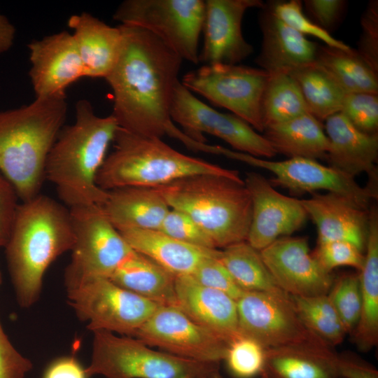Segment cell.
Masks as SVG:
<instances>
[{
	"instance_id": "obj_28",
	"label": "cell",
	"mask_w": 378,
	"mask_h": 378,
	"mask_svg": "<svg viewBox=\"0 0 378 378\" xmlns=\"http://www.w3.org/2000/svg\"><path fill=\"white\" fill-rule=\"evenodd\" d=\"M337 356L328 345L267 349L262 372L269 378H341Z\"/></svg>"
},
{
	"instance_id": "obj_24",
	"label": "cell",
	"mask_w": 378,
	"mask_h": 378,
	"mask_svg": "<svg viewBox=\"0 0 378 378\" xmlns=\"http://www.w3.org/2000/svg\"><path fill=\"white\" fill-rule=\"evenodd\" d=\"M102 208L119 231L159 230L170 207L157 187L126 186L107 190Z\"/></svg>"
},
{
	"instance_id": "obj_51",
	"label": "cell",
	"mask_w": 378,
	"mask_h": 378,
	"mask_svg": "<svg viewBox=\"0 0 378 378\" xmlns=\"http://www.w3.org/2000/svg\"><path fill=\"white\" fill-rule=\"evenodd\" d=\"M260 378H269L267 374L262 372V374H260Z\"/></svg>"
},
{
	"instance_id": "obj_21",
	"label": "cell",
	"mask_w": 378,
	"mask_h": 378,
	"mask_svg": "<svg viewBox=\"0 0 378 378\" xmlns=\"http://www.w3.org/2000/svg\"><path fill=\"white\" fill-rule=\"evenodd\" d=\"M175 292L178 307L195 323L230 344L240 336L237 302L230 296L190 275L176 276Z\"/></svg>"
},
{
	"instance_id": "obj_39",
	"label": "cell",
	"mask_w": 378,
	"mask_h": 378,
	"mask_svg": "<svg viewBox=\"0 0 378 378\" xmlns=\"http://www.w3.org/2000/svg\"><path fill=\"white\" fill-rule=\"evenodd\" d=\"M340 112L358 130L378 134V94H346Z\"/></svg>"
},
{
	"instance_id": "obj_20",
	"label": "cell",
	"mask_w": 378,
	"mask_h": 378,
	"mask_svg": "<svg viewBox=\"0 0 378 378\" xmlns=\"http://www.w3.org/2000/svg\"><path fill=\"white\" fill-rule=\"evenodd\" d=\"M302 205L316 226L318 242L348 241L365 251L369 225V209L337 193H313L300 200Z\"/></svg>"
},
{
	"instance_id": "obj_14",
	"label": "cell",
	"mask_w": 378,
	"mask_h": 378,
	"mask_svg": "<svg viewBox=\"0 0 378 378\" xmlns=\"http://www.w3.org/2000/svg\"><path fill=\"white\" fill-rule=\"evenodd\" d=\"M148 346L199 362L219 364L230 344L178 307L160 305L132 336Z\"/></svg>"
},
{
	"instance_id": "obj_29",
	"label": "cell",
	"mask_w": 378,
	"mask_h": 378,
	"mask_svg": "<svg viewBox=\"0 0 378 378\" xmlns=\"http://www.w3.org/2000/svg\"><path fill=\"white\" fill-rule=\"evenodd\" d=\"M118 286L159 305L177 307L176 276L134 251L108 278Z\"/></svg>"
},
{
	"instance_id": "obj_26",
	"label": "cell",
	"mask_w": 378,
	"mask_h": 378,
	"mask_svg": "<svg viewBox=\"0 0 378 378\" xmlns=\"http://www.w3.org/2000/svg\"><path fill=\"white\" fill-rule=\"evenodd\" d=\"M131 248L150 258L175 276L191 275L206 258L218 255L220 250L188 244L158 230L120 232Z\"/></svg>"
},
{
	"instance_id": "obj_43",
	"label": "cell",
	"mask_w": 378,
	"mask_h": 378,
	"mask_svg": "<svg viewBox=\"0 0 378 378\" xmlns=\"http://www.w3.org/2000/svg\"><path fill=\"white\" fill-rule=\"evenodd\" d=\"M361 34L355 49L360 58L378 74V1L368 2L360 18Z\"/></svg>"
},
{
	"instance_id": "obj_36",
	"label": "cell",
	"mask_w": 378,
	"mask_h": 378,
	"mask_svg": "<svg viewBox=\"0 0 378 378\" xmlns=\"http://www.w3.org/2000/svg\"><path fill=\"white\" fill-rule=\"evenodd\" d=\"M328 296L340 316L347 334L354 331L361 312L358 273H346L333 280Z\"/></svg>"
},
{
	"instance_id": "obj_16",
	"label": "cell",
	"mask_w": 378,
	"mask_h": 378,
	"mask_svg": "<svg viewBox=\"0 0 378 378\" xmlns=\"http://www.w3.org/2000/svg\"><path fill=\"white\" fill-rule=\"evenodd\" d=\"M244 182L252 204L246 241L254 248L260 251L304 224L308 216L300 200L280 193L257 172H248Z\"/></svg>"
},
{
	"instance_id": "obj_25",
	"label": "cell",
	"mask_w": 378,
	"mask_h": 378,
	"mask_svg": "<svg viewBox=\"0 0 378 378\" xmlns=\"http://www.w3.org/2000/svg\"><path fill=\"white\" fill-rule=\"evenodd\" d=\"M82 60L85 77L106 78L115 66L122 48L120 27H111L88 13L68 20Z\"/></svg>"
},
{
	"instance_id": "obj_6",
	"label": "cell",
	"mask_w": 378,
	"mask_h": 378,
	"mask_svg": "<svg viewBox=\"0 0 378 378\" xmlns=\"http://www.w3.org/2000/svg\"><path fill=\"white\" fill-rule=\"evenodd\" d=\"M157 188L170 209L189 216L216 248L247 240L252 204L244 180L197 174Z\"/></svg>"
},
{
	"instance_id": "obj_45",
	"label": "cell",
	"mask_w": 378,
	"mask_h": 378,
	"mask_svg": "<svg viewBox=\"0 0 378 378\" xmlns=\"http://www.w3.org/2000/svg\"><path fill=\"white\" fill-rule=\"evenodd\" d=\"M32 363L12 344L0 323V378H24Z\"/></svg>"
},
{
	"instance_id": "obj_23",
	"label": "cell",
	"mask_w": 378,
	"mask_h": 378,
	"mask_svg": "<svg viewBox=\"0 0 378 378\" xmlns=\"http://www.w3.org/2000/svg\"><path fill=\"white\" fill-rule=\"evenodd\" d=\"M260 12L262 44L255 62L270 74L290 71L314 62L318 45L277 18L269 3Z\"/></svg>"
},
{
	"instance_id": "obj_46",
	"label": "cell",
	"mask_w": 378,
	"mask_h": 378,
	"mask_svg": "<svg viewBox=\"0 0 378 378\" xmlns=\"http://www.w3.org/2000/svg\"><path fill=\"white\" fill-rule=\"evenodd\" d=\"M18 199L7 181L0 183V248L5 247L9 239L19 204Z\"/></svg>"
},
{
	"instance_id": "obj_12",
	"label": "cell",
	"mask_w": 378,
	"mask_h": 378,
	"mask_svg": "<svg viewBox=\"0 0 378 378\" xmlns=\"http://www.w3.org/2000/svg\"><path fill=\"white\" fill-rule=\"evenodd\" d=\"M77 316L90 330H105L132 337L159 304L113 283L94 278L66 290Z\"/></svg>"
},
{
	"instance_id": "obj_7",
	"label": "cell",
	"mask_w": 378,
	"mask_h": 378,
	"mask_svg": "<svg viewBox=\"0 0 378 378\" xmlns=\"http://www.w3.org/2000/svg\"><path fill=\"white\" fill-rule=\"evenodd\" d=\"M87 375L106 378H209L219 364L199 362L155 351L133 337L93 331Z\"/></svg>"
},
{
	"instance_id": "obj_52",
	"label": "cell",
	"mask_w": 378,
	"mask_h": 378,
	"mask_svg": "<svg viewBox=\"0 0 378 378\" xmlns=\"http://www.w3.org/2000/svg\"><path fill=\"white\" fill-rule=\"evenodd\" d=\"M6 181L4 176L0 174V183H3L4 181Z\"/></svg>"
},
{
	"instance_id": "obj_4",
	"label": "cell",
	"mask_w": 378,
	"mask_h": 378,
	"mask_svg": "<svg viewBox=\"0 0 378 378\" xmlns=\"http://www.w3.org/2000/svg\"><path fill=\"white\" fill-rule=\"evenodd\" d=\"M66 112V96L36 97L28 105L0 111V174L22 202L40 194L47 158Z\"/></svg>"
},
{
	"instance_id": "obj_27",
	"label": "cell",
	"mask_w": 378,
	"mask_h": 378,
	"mask_svg": "<svg viewBox=\"0 0 378 378\" xmlns=\"http://www.w3.org/2000/svg\"><path fill=\"white\" fill-rule=\"evenodd\" d=\"M358 275L361 312L351 336L357 349L366 353L378 343V213L375 206L369 209L365 260Z\"/></svg>"
},
{
	"instance_id": "obj_33",
	"label": "cell",
	"mask_w": 378,
	"mask_h": 378,
	"mask_svg": "<svg viewBox=\"0 0 378 378\" xmlns=\"http://www.w3.org/2000/svg\"><path fill=\"white\" fill-rule=\"evenodd\" d=\"M218 260L244 292L281 290L264 263L260 251L246 241L220 250Z\"/></svg>"
},
{
	"instance_id": "obj_3",
	"label": "cell",
	"mask_w": 378,
	"mask_h": 378,
	"mask_svg": "<svg viewBox=\"0 0 378 378\" xmlns=\"http://www.w3.org/2000/svg\"><path fill=\"white\" fill-rule=\"evenodd\" d=\"M118 127L112 114L98 116L88 100L77 102L75 122L62 128L45 167V178L70 208L105 202L107 190L96 178Z\"/></svg>"
},
{
	"instance_id": "obj_8",
	"label": "cell",
	"mask_w": 378,
	"mask_h": 378,
	"mask_svg": "<svg viewBox=\"0 0 378 378\" xmlns=\"http://www.w3.org/2000/svg\"><path fill=\"white\" fill-rule=\"evenodd\" d=\"M75 243L64 272L66 290L94 278H109L134 250L101 205L69 208Z\"/></svg>"
},
{
	"instance_id": "obj_38",
	"label": "cell",
	"mask_w": 378,
	"mask_h": 378,
	"mask_svg": "<svg viewBox=\"0 0 378 378\" xmlns=\"http://www.w3.org/2000/svg\"><path fill=\"white\" fill-rule=\"evenodd\" d=\"M269 4L272 12L277 18L303 36L315 37L330 47L344 50L351 49L350 46L334 38L310 20L303 12L301 1H280L269 2Z\"/></svg>"
},
{
	"instance_id": "obj_13",
	"label": "cell",
	"mask_w": 378,
	"mask_h": 378,
	"mask_svg": "<svg viewBox=\"0 0 378 378\" xmlns=\"http://www.w3.org/2000/svg\"><path fill=\"white\" fill-rule=\"evenodd\" d=\"M172 121L190 139L206 143L204 134L227 143L235 151L260 158L276 153L263 135L239 117L218 111L195 97L179 80L174 90L170 108Z\"/></svg>"
},
{
	"instance_id": "obj_9",
	"label": "cell",
	"mask_w": 378,
	"mask_h": 378,
	"mask_svg": "<svg viewBox=\"0 0 378 378\" xmlns=\"http://www.w3.org/2000/svg\"><path fill=\"white\" fill-rule=\"evenodd\" d=\"M204 10L203 0H126L113 19L150 31L183 60L197 64Z\"/></svg>"
},
{
	"instance_id": "obj_41",
	"label": "cell",
	"mask_w": 378,
	"mask_h": 378,
	"mask_svg": "<svg viewBox=\"0 0 378 378\" xmlns=\"http://www.w3.org/2000/svg\"><path fill=\"white\" fill-rule=\"evenodd\" d=\"M158 230L188 244L216 248L209 236L189 216L176 209H170Z\"/></svg>"
},
{
	"instance_id": "obj_44",
	"label": "cell",
	"mask_w": 378,
	"mask_h": 378,
	"mask_svg": "<svg viewBox=\"0 0 378 378\" xmlns=\"http://www.w3.org/2000/svg\"><path fill=\"white\" fill-rule=\"evenodd\" d=\"M304 4L306 15L329 34L342 22L347 7L344 0H305Z\"/></svg>"
},
{
	"instance_id": "obj_11",
	"label": "cell",
	"mask_w": 378,
	"mask_h": 378,
	"mask_svg": "<svg viewBox=\"0 0 378 378\" xmlns=\"http://www.w3.org/2000/svg\"><path fill=\"white\" fill-rule=\"evenodd\" d=\"M236 302L239 335L265 349L328 345L306 328L290 296L282 290L244 292Z\"/></svg>"
},
{
	"instance_id": "obj_35",
	"label": "cell",
	"mask_w": 378,
	"mask_h": 378,
	"mask_svg": "<svg viewBox=\"0 0 378 378\" xmlns=\"http://www.w3.org/2000/svg\"><path fill=\"white\" fill-rule=\"evenodd\" d=\"M290 296L300 320L308 330L332 348L344 341L346 330L328 294Z\"/></svg>"
},
{
	"instance_id": "obj_30",
	"label": "cell",
	"mask_w": 378,
	"mask_h": 378,
	"mask_svg": "<svg viewBox=\"0 0 378 378\" xmlns=\"http://www.w3.org/2000/svg\"><path fill=\"white\" fill-rule=\"evenodd\" d=\"M263 136L289 158L326 159L329 142L321 122L309 113L266 127Z\"/></svg>"
},
{
	"instance_id": "obj_1",
	"label": "cell",
	"mask_w": 378,
	"mask_h": 378,
	"mask_svg": "<svg viewBox=\"0 0 378 378\" xmlns=\"http://www.w3.org/2000/svg\"><path fill=\"white\" fill-rule=\"evenodd\" d=\"M119 27L121 50L105 78L113 92L111 114L120 128L132 134L171 137L177 127L170 108L183 59L150 31L130 24Z\"/></svg>"
},
{
	"instance_id": "obj_42",
	"label": "cell",
	"mask_w": 378,
	"mask_h": 378,
	"mask_svg": "<svg viewBox=\"0 0 378 378\" xmlns=\"http://www.w3.org/2000/svg\"><path fill=\"white\" fill-rule=\"evenodd\" d=\"M219 254L204 260L190 276L197 283L222 291L237 301L244 291L218 260Z\"/></svg>"
},
{
	"instance_id": "obj_40",
	"label": "cell",
	"mask_w": 378,
	"mask_h": 378,
	"mask_svg": "<svg viewBox=\"0 0 378 378\" xmlns=\"http://www.w3.org/2000/svg\"><path fill=\"white\" fill-rule=\"evenodd\" d=\"M312 253L321 267L329 273L342 266L351 267L359 272L365 260L363 251L353 243L344 240L318 242Z\"/></svg>"
},
{
	"instance_id": "obj_18",
	"label": "cell",
	"mask_w": 378,
	"mask_h": 378,
	"mask_svg": "<svg viewBox=\"0 0 378 378\" xmlns=\"http://www.w3.org/2000/svg\"><path fill=\"white\" fill-rule=\"evenodd\" d=\"M203 46L199 62L204 64H238L253 52L244 38L241 23L247 10L260 8L261 0H206Z\"/></svg>"
},
{
	"instance_id": "obj_53",
	"label": "cell",
	"mask_w": 378,
	"mask_h": 378,
	"mask_svg": "<svg viewBox=\"0 0 378 378\" xmlns=\"http://www.w3.org/2000/svg\"><path fill=\"white\" fill-rule=\"evenodd\" d=\"M1 272H0V285H1Z\"/></svg>"
},
{
	"instance_id": "obj_17",
	"label": "cell",
	"mask_w": 378,
	"mask_h": 378,
	"mask_svg": "<svg viewBox=\"0 0 378 378\" xmlns=\"http://www.w3.org/2000/svg\"><path fill=\"white\" fill-rule=\"evenodd\" d=\"M277 286L291 296L328 294L334 278L310 252L307 238L283 237L260 251Z\"/></svg>"
},
{
	"instance_id": "obj_10",
	"label": "cell",
	"mask_w": 378,
	"mask_h": 378,
	"mask_svg": "<svg viewBox=\"0 0 378 378\" xmlns=\"http://www.w3.org/2000/svg\"><path fill=\"white\" fill-rule=\"evenodd\" d=\"M270 77L262 69L241 64H204L187 72L181 83L214 105L230 111L263 132L261 99Z\"/></svg>"
},
{
	"instance_id": "obj_47",
	"label": "cell",
	"mask_w": 378,
	"mask_h": 378,
	"mask_svg": "<svg viewBox=\"0 0 378 378\" xmlns=\"http://www.w3.org/2000/svg\"><path fill=\"white\" fill-rule=\"evenodd\" d=\"M337 366L341 378H378L377 368L353 352L337 353Z\"/></svg>"
},
{
	"instance_id": "obj_49",
	"label": "cell",
	"mask_w": 378,
	"mask_h": 378,
	"mask_svg": "<svg viewBox=\"0 0 378 378\" xmlns=\"http://www.w3.org/2000/svg\"><path fill=\"white\" fill-rule=\"evenodd\" d=\"M15 29L13 24L0 14V55L7 51L13 45Z\"/></svg>"
},
{
	"instance_id": "obj_31",
	"label": "cell",
	"mask_w": 378,
	"mask_h": 378,
	"mask_svg": "<svg viewBox=\"0 0 378 378\" xmlns=\"http://www.w3.org/2000/svg\"><path fill=\"white\" fill-rule=\"evenodd\" d=\"M314 62L335 80L346 94H378V74L360 58L355 49L344 50L318 45Z\"/></svg>"
},
{
	"instance_id": "obj_37",
	"label": "cell",
	"mask_w": 378,
	"mask_h": 378,
	"mask_svg": "<svg viewBox=\"0 0 378 378\" xmlns=\"http://www.w3.org/2000/svg\"><path fill=\"white\" fill-rule=\"evenodd\" d=\"M236 378H253L265 369V349L253 339L239 336L233 340L224 360Z\"/></svg>"
},
{
	"instance_id": "obj_19",
	"label": "cell",
	"mask_w": 378,
	"mask_h": 378,
	"mask_svg": "<svg viewBox=\"0 0 378 378\" xmlns=\"http://www.w3.org/2000/svg\"><path fill=\"white\" fill-rule=\"evenodd\" d=\"M29 77L36 97L66 96L85 70L72 34L66 31L34 40L28 45Z\"/></svg>"
},
{
	"instance_id": "obj_34",
	"label": "cell",
	"mask_w": 378,
	"mask_h": 378,
	"mask_svg": "<svg viewBox=\"0 0 378 378\" xmlns=\"http://www.w3.org/2000/svg\"><path fill=\"white\" fill-rule=\"evenodd\" d=\"M260 111L264 130L309 113L298 85L287 71L270 74Z\"/></svg>"
},
{
	"instance_id": "obj_50",
	"label": "cell",
	"mask_w": 378,
	"mask_h": 378,
	"mask_svg": "<svg viewBox=\"0 0 378 378\" xmlns=\"http://www.w3.org/2000/svg\"><path fill=\"white\" fill-rule=\"evenodd\" d=\"M209 378H222L219 371L211 374Z\"/></svg>"
},
{
	"instance_id": "obj_32",
	"label": "cell",
	"mask_w": 378,
	"mask_h": 378,
	"mask_svg": "<svg viewBox=\"0 0 378 378\" xmlns=\"http://www.w3.org/2000/svg\"><path fill=\"white\" fill-rule=\"evenodd\" d=\"M288 73L298 85L309 112L320 122L341 111L345 92L315 62Z\"/></svg>"
},
{
	"instance_id": "obj_22",
	"label": "cell",
	"mask_w": 378,
	"mask_h": 378,
	"mask_svg": "<svg viewBox=\"0 0 378 378\" xmlns=\"http://www.w3.org/2000/svg\"><path fill=\"white\" fill-rule=\"evenodd\" d=\"M329 146L326 156L329 166L351 177L366 173L368 186L377 189L378 134H368L356 128L341 113L325 120Z\"/></svg>"
},
{
	"instance_id": "obj_15",
	"label": "cell",
	"mask_w": 378,
	"mask_h": 378,
	"mask_svg": "<svg viewBox=\"0 0 378 378\" xmlns=\"http://www.w3.org/2000/svg\"><path fill=\"white\" fill-rule=\"evenodd\" d=\"M225 156L251 166L263 169L274 175L270 182L292 193H315L318 190L344 195L364 209H369L372 199L377 197V190L360 186L355 178L316 160L292 158L282 161L268 160L227 149Z\"/></svg>"
},
{
	"instance_id": "obj_2",
	"label": "cell",
	"mask_w": 378,
	"mask_h": 378,
	"mask_svg": "<svg viewBox=\"0 0 378 378\" xmlns=\"http://www.w3.org/2000/svg\"><path fill=\"white\" fill-rule=\"evenodd\" d=\"M75 243L70 210L39 194L18 204L9 239L4 247L15 295L27 308L39 298L50 265Z\"/></svg>"
},
{
	"instance_id": "obj_5",
	"label": "cell",
	"mask_w": 378,
	"mask_h": 378,
	"mask_svg": "<svg viewBox=\"0 0 378 378\" xmlns=\"http://www.w3.org/2000/svg\"><path fill=\"white\" fill-rule=\"evenodd\" d=\"M113 150L96 178L104 190L126 186L159 187L197 174H216L242 180L238 171L185 155L162 139L136 135L118 127Z\"/></svg>"
},
{
	"instance_id": "obj_48",
	"label": "cell",
	"mask_w": 378,
	"mask_h": 378,
	"mask_svg": "<svg viewBox=\"0 0 378 378\" xmlns=\"http://www.w3.org/2000/svg\"><path fill=\"white\" fill-rule=\"evenodd\" d=\"M42 378H89L82 365L71 356L57 358L45 370Z\"/></svg>"
}]
</instances>
